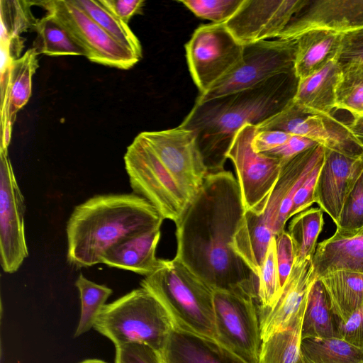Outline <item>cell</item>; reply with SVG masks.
Here are the masks:
<instances>
[{"mask_svg":"<svg viewBox=\"0 0 363 363\" xmlns=\"http://www.w3.org/2000/svg\"><path fill=\"white\" fill-rule=\"evenodd\" d=\"M245 212L231 172L209 173L176 223L174 258L215 290L252 296L258 278L233 248Z\"/></svg>","mask_w":363,"mask_h":363,"instance_id":"1","label":"cell"},{"mask_svg":"<svg viewBox=\"0 0 363 363\" xmlns=\"http://www.w3.org/2000/svg\"><path fill=\"white\" fill-rule=\"evenodd\" d=\"M298 79L294 73L275 76L252 88L196 104L179 125L196 136L208 173L224 169L226 154L244 125H258L294 98Z\"/></svg>","mask_w":363,"mask_h":363,"instance_id":"2","label":"cell"},{"mask_svg":"<svg viewBox=\"0 0 363 363\" xmlns=\"http://www.w3.org/2000/svg\"><path fill=\"white\" fill-rule=\"evenodd\" d=\"M163 217L135 194L94 196L77 206L67 223V258L77 267L101 263L111 248L137 233L161 227Z\"/></svg>","mask_w":363,"mask_h":363,"instance_id":"3","label":"cell"},{"mask_svg":"<svg viewBox=\"0 0 363 363\" xmlns=\"http://www.w3.org/2000/svg\"><path fill=\"white\" fill-rule=\"evenodd\" d=\"M140 286L162 303L174 328L216 341L214 291L180 261L162 259Z\"/></svg>","mask_w":363,"mask_h":363,"instance_id":"4","label":"cell"},{"mask_svg":"<svg viewBox=\"0 0 363 363\" xmlns=\"http://www.w3.org/2000/svg\"><path fill=\"white\" fill-rule=\"evenodd\" d=\"M173 328L166 309L143 287L106 304L94 326L116 347L137 343L147 345L158 353Z\"/></svg>","mask_w":363,"mask_h":363,"instance_id":"5","label":"cell"},{"mask_svg":"<svg viewBox=\"0 0 363 363\" xmlns=\"http://www.w3.org/2000/svg\"><path fill=\"white\" fill-rule=\"evenodd\" d=\"M325 151V147L316 144L282 166L279 179L262 212L245 211L238 229L245 241L265 248L273 237L285 230L295 194L311 172L323 161Z\"/></svg>","mask_w":363,"mask_h":363,"instance_id":"6","label":"cell"},{"mask_svg":"<svg viewBox=\"0 0 363 363\" xmlns=\"http://www.w3.org/2000/svg\"><path fill=\"white\" fill-rule=\"evenodd\" d=\"M124 163L133 193L176 224L191 200L140 134L127 147Z\"/></svg>","mask_w":363,"mask_h":363,"instance_id":"7","label":"cell"},{"mask_svg":"<svg viewBox=\"0 0 363 363\" xmlns=\"http://www.w3.org/2000/svg\"><path fill=\"white\" fill-rule=\"evenodd\" d=\"M296 40H265L244 45L240 63L196 104L252 88L275 76L294 73Z\"/></svg>","mask_w":363,"mask_h":363,"instance_id":"8","label":"cell"},{"mask_svg":"<svg viewBox=\"0 0 363 363\" xmlns=\"http://www.w3.org/2000/svg\"><path fill=\"white\" fill-rule=\"evenodd\" d=\"M216 341L247 363H258L262 345L257 298L215 290Z\"/></svg>","mask_w":363,"mask_h":363,"instance_id":"9","label":"cell"},{"mask_svg":"<svg viewBox=\"0 0 363 363\" xmlns=\"http://www.w3.org/2000/svg\"><path fill=\"white\" fill-rule=\"evenodd\" d=\"M185 49L189 72L203 94L240 63L244 45L224 23H212L198 27Z\"/></svg>","mask_w":363,"mask_h":363,"instance_id":"10","label":"cell"},{"mask_svg":"<svg viewBox=\"0 0 363 363\" xmlns=\"http://www.w3.org/2000/svg\"><path fill=\"white\" fill-rule=\"evenodd\" d=\"M257 132L256 125L247 124L235 134L227 152L237 174L245 211L259 213L277 182L281 162L264 153L255 152L252 141Z\"/></svg>","mask_w":363,"mask_h":363,"instance_id":"11","label":"cell"},{"mask_svg":"<svg viewBox=\"0 0 363 363\" xmlns=\"http://www.w3.org/2000/svg\"><path fill=\"white\" fill-rule=\"evenodd\" d=\"M55 15L86 50L91 62L121 69L133 67L139 59L90 18L72 0L35 1Z\"/></svg>","mask_w":363,"mask_h":363,"instance_id":"12","label":"cell"},{"mask_svg":"<svg viewBox=\"0 0 363 363\" xmlns=\"http://www.w3.org/2000/svg\"><path fill=\"white\" fill-rule=\"evenodd\" d=\"M140 134L191 201L208 174L194 132L177 126Z\"/></svg>","mask_w":363,"mask_h":363,"instance_id":"13","label":"cell"},{"mask_svg":"<svg viewBox=\"0 0 363 363\" xmlns=\"http://www.w3.org/2000/svg\"><path fill=\"white\" fill-rule=\"evenodd\" d=\"M25 202L8 151L0 150V259L4 272H16L28 255Z\"/></svg>","mask_w":363,"mask_h":363,"instance_id":"14","label":"cell"},{"mask_svg":"<svg viewBox=\"0 0 363 363\" xmlns=\"http://www.w3.org/2000/svg\"><path fill=\"white\" fill-rule=\"evenodd\" d=\"M311 0H244L225 26L243 45L277 39Z\"/></svg>","mask_w":363,"mask_h":363,"instance_id":"15","label":"cell"},{"mask_svg":"<svg viewBox=\"0 0 363 363\" xmlns=\"http://www.w3.org/2000/svg\"><path fill=\"white\" fill-rule=\"evenodd\" d=\"M363 171V150L325 148L314 201L337 224L345 201Z\"/></svg>","mask_w":363,"mask_h":363,"instance_id":"16","label":"cell"},{"mask_svg":"<svg viewBox=\"0 0 363 363\" xmlns=\"http://www.w3.org/2000/svg\"><path fill=\"white\" fill-rule=\"evenodd\" d=\"M257 130H279L308 138L325 148L353 149L358 147L350 138L345 123L332 115L309 113L293 99L279 112L256 126Z\"/></svg>","mask_w":363,"mask_h":363,"instance_id":"17","label":"cell"},{"mask_svg":"<svg viewBox=\"0 0 363 363\" xmlns=\"http://www.w3.org/2000/svg\"><path fill=\"white\" fill-rule=\"evenodd\" d=\"M362 29L363 0H316L298 13L277 39L296 40L312 30L345 34Z\"/></svg>","mask_w":363,"mask_h":363,"instance_id":"18","label":"cell"},{"mask_svg":"<svg viewBox=\"0 0 363 363\" xmlns=\"http://www.w3.org/2000/svg\"><path fill=\"white\" fill-rule=\"evenodd\" d=\"M318 278L312 259L294 261L291 272L272 306L258 311L262 340L288 326L306 308L310 290Z\"/></svg>","mask_w":363,"mask_h":363,"instance_id":"19","label":"cell"},{"mask_svg":"<svg viewBox=\"0 0 363 363\" xmlns=\"http://www.w3.org/2000/svg\"><path fill=\"white\" fill-rule=\"evenodd\" d=\"M159 355L162 363H247L214 340L175 328Z\"/></svg>","mask_w":363,"mask_h":363,"instance_id":"20","label":"cell"},{"mask_svg":"<svg viewBox=\"0 0 363 363\" xmlns=\"http://www.w3.org/2000/svg\"><path fill=\"white\" fill-rule=\"evenodd\" d=\"M160 235V227H157L129 237L108 250L101 263L148 276L162 264L156 257Z\"/></svg>","mask_w":363,"mask_h":363,"instance_id":"21","label":"cell"},{"mask_svg":"<svg viewBox=\"0 0 363 363\" xmlns=\"http://www.w3.org/2000/svg\"><path fill=\"white\" fill-rule=\"evenodd\" d=\"M38 53L33 48L12 61L6 86L1 89V131H12L17 112L31 95L32 77L38 67Z\"/></svg>","mask_w":363,"mask_h":363,"instance_id":"22","label":"cell"},{"mask_svg":"<svg viewBox=\"0 0 363 363\" xmlns=\"http://www.w3.org/2000/svg\"><path fill=\"white\" fill-rule=\"evenodd\" d=\"M312 262L318 278L335 270L363 272V235L335 231L318 243Z\"/></svg>","mask_w":363,"mask_h":363,"instance_id":"23","label":"cell"},{"mask_svg":"<svg viewBox=\"0 0 363 363\" xmlns=\"http://www.w3.org/2000/svg\"><path fill=\"white\" fill-rule=\"evenodd\" d=\"M342 33L328 30L307 31L296 40L297 44L294 74L303 80L337 58L341 49Z\"/></svg>","mask_w":363,"mask_h":363,"instance_id":"24","label":"cell"},{"mask_svg":"<svg viewBox=\"0 0 363 363\" xmlns=\"http://www.w3.org/2000/svg\"><path fill=\"white\" fill-rule=\"evenodd\" d=\"M340 70L341 65L335 58L314 74L298 80L293 101L309 113L332 115L335 108V91Z\"/></svg>","mask_w":363,"mask_h":363,"instance_id":"25","label":"cell"},{"mask_svg":"<svg viewBox=\"0 0 363 363\" xmlns=\"http://www.w3.org/2000/svg\"><path fill=\"white\" fill-rule=\"evenodd\" d=\"M318 279L324 286L337 323L346 322L363 304V272L335 270Z\"/></svg>","mask_w":363,"mask_h":363,"instance_id":"26","label":"cell"},{"mask_svg":"<svg viewBox=\"0 0 363 363\" xmlns=\"http://www.w3.org/2000/svg\"><path fill=\"white\" fill-rule=\"evenodd\" d=\"M337 337V319L332 312L329 299L318 278L308 294L301 325V340Z\"/></svg>","mask_w":363,"mask_h":363,"instance_id":"27","label":"cell"},{"mask_svg":"<svg viewBox=\"0 0 363 363\" xmlns=\"http://www.w3.org/2000/svg\"><path fill=\"white\" fill-rule=\"evenodd\" d=\"M33 30L37 37L33 48L38 55H79L86 57V50L55 15L47 13L41 18L37 19Z\"/></svg>","mask_w":363,"mask_h":363,"instance_id":"28","label":"cell"},{"mask_svg":"<svg viewBox=\"0 0 363 363\" xmlns=\"http://www.w3.org/2000/svg\"><path fill=\"white\" fill-rule=\"evenodd\" d=\"M305 308L288 326L262 340L258 363L300 362L301 325Z\"/></svg>","mask_w":363,"mask_h":363,"instance_id":"29","label":"cell"},{"mask_svg":"<svg viewBox=\"0 0 363 363\" xmlns=\"http://www.w3.org/2000/svg\"><path fill=\"white\" fill-rule=\"evenodd\" d=\"M301 358L303 363H363V348L338 337L304 339Z\"/></svg>","mask_w":363,"mask_h":363,"instance_id":"30","label":"cell"},{"mask_svg":"<svg viewBox=\"0 0 363 363\" xmlns=\"http://www.w3.org/2000/svg\"><path fill=\"white\" fill-rule=\"evenodd\" d=\"M323 225L320 208L311 207L292 217L287 232L294 245L295 261L313 259Z\"/></svg>","mask_w":363,"mask_h":363,"instance_id":"31","label":"cell"},{"mask_svg":"<svg viewBox=\"0 0 363 363\" xmlns=\"http://www.w3.org/2000/svg\"><path fill=\"white\" fill-rule=\"evenodd\" d=\"M35 4L33 1L1 0L0 44L21 50L23 38L21 34L29 28L33 29L36 23L30 11Z\"/></svg>","mask_w":363,"mask_h":363,"instance_id":"32","label":"cell"},{"mask_svg":"<svg viewBox=\"0 0 363 363\" xmlns=\"http://www.w3.org/2000/svg\"><path fill=\"white\" fill-rule=\"evenodd\" d=\"M113 39L142 58L141 44L128 25L104 7L99 0H72Z\"/></svg>","mask_w":363,"mask_h":363,"instance_id":"33","label":"cell"},{"mask_svg":"<svg viewBox=\"0 0 363 363\" xmlns=\"http://www.w3.org/2000/svg\"><path fill=\"white\" fill-rule=\"evenodd\" d=\"M340 65L335 108L347 111L352 117L361 116L363 114V62L350 61Z\"/></svg>","mask_w":363,"mask_h":363,"instance_id":"34","label":"cell"},{"mask_svg":"<svg viewBox=\"0 0 363 363\" xmlns=\"http://www.w3.org/2000/svg\"><path fill=\"white\" fill-rule=\"evenodd\" d=\"M74 285L81 300V314L74 335L76 337L94 328L98 315L113 291L106 285L88 279L82 274H79Z\"/></svg>","mask_w":363,"mask_h":363,"instance_id":"35","label":"cell"},{"mask_svg":"<svg viewBox=\"0 0 363 363\" xmlns=\"http://www.w3.org/2000/svg\"><path fill=\"white\" fill-rule=\"evenodd\" d=\"M258 277V311H264L272 306L281 291L276 259V245L272 238L259 269Z\"/></svg>","mask_w":363,"mask_h":363,"instance_id":"36","label":"cell"},{"mask_svg":"<svg viewBox=\"0 0 363 363\" xmlns=\"http://www.w3.org/2000/svg\"><path fill=\"white\" fill-rule=\"evenodd\" d=\"M363 227V171L350 192L339 221L336 231L355 234Z\"/></svg>","mask_w":363,"mask_h":363,"instance_id":"37","label":"cell"},{"mask_svg":"<svg viewBox=\"0 0 363 363\" xmlns=\"http://www.w3.org/2000/svg\"><path fill=\"white\" fill-rule=\"evenodd\" d=\"M244 0H182L184 4L196 16L224 23L239 9Z\"/></svg>","mask_w":363,"mask_h":363,"instance_id":"38","label":"cell"},{"mask_svg":"<svg viewBox=\"0 0 363 363\" xmlns=\"http://www.w3.org/2000/svg\"><path fill=\"white\" fill-rule=\"evenodd\" d=\"M274 239L277 264L281 288L291 272L295 261V252L292 240L286 230H284L277 234Z\"/></svg>","mask_w":363,"mask_h":363,"instance_id":"39","label":"cell"},{"mask_svg":"<svg viewBox=\"0 0 363 363\" xmlns=\"http://www.w3.org/2000/svg\"><path fill=\"white\" fill-rule=\"evenodd\" d=\"M115 363H162L159 353L142 344L132 343L116 347Z\"/></svg>","mask_w":363,"mask_h":363,"instance_id":"40","label":"cell"},{"mask_svg":"<svg viewBox=\"0 0 363 363\" xmlns=\"http://www.w3.org/2000/svg\"><path fill=\"white\" fill-rule=\"evenodd\" d=\"M323 162V161L311 172L295 194L289 214V219L295 215L311 208L315 203V188Z\"/></svg>","mask_w":363,"mask_h":363,"instance_id":"41","label":"cell"},{"mask_svg":"<svg viewBox=\"0 0 363 363\" xmlns=\"http://www.w3.org/2000/svg\"><path fill=\"white\" fill-rule=\"evenodd\" d=\"M337 337L363 348V304L343 323H337Z\"/></svg>","mask_w":363,"mask_h":363,"instance_id":"42","label":"cell"},{"mask_svg":"<svg viewBox=\"0 0 363 363\" xmlns=\"http://www.w3.org/2000/svg\"><path fill=\"white\" fill-rule=\"evenodd\" d=\"M318 144L303 136L292 135L282 145L264 154L279 160L282 165L303 151Z\"/></svg>","mask_w":363,"mask_h":363,"instance_id":"43","label":"cell"},{"mask_svg":"<svg viewBox=\"0 0 363 363\" xmlns=\"http://www.w3.org/2000/svg\"><path fill=\"white\" fill-rule=\"evenodd\" d=\"M337 60L340 64L354 60L363 62V29L343 34Z\"/></svg>","mask_w":363,"mask_h":363,"instance_id":"44","label":"cell"},{"mask_svg":"<svg viewBox=\"0 0 363 363\" xmlns=\"http://www.w3.org/2000/svg\"><path fill=\"white\" fill-rule=\"evenodd\" d=\"M100 4L125 23L135 14L140 13L143 0H99Z\"/></svg>","mask_w":363,"mask_h":363,"instance_id":"45","label":"cell"},{"mask_svg":"<svg viewBox=\"0 0 363 363\" xmlns=\"http://www.w3.org/2000/svg\"><path fill=\"white\" fill-rule=\"evenodd\" d=\"M291 135L279 130H257L252 147L258 153H265L284 144Z\"/></svg>","mask_w":363,"mask_h":363,"instance_id":"46","label":"cell"},{"mask_svg":"<svg viewBox=\"0 0 363 363\" xmlns=\"http://www.w3.org/2000/svg\"><path fill=\"white\" fill-rule=\"evenodd\" d=\"M345 127L351 140L363 150V115L353 117Z\"/></svg>","mask_w":363,"mask_h":363,"instance_id":"47","label":"cell"},{"mask_svg":"<svg viewBox=\"0 0 363 363\" xmlns=\"http://www.w3.org/2000/svg\"><path fill=\"white\" fill-rule=\"evenodd\" d=\"M79 363H108V362H106L101 360V359H89L84 360Z\"/></svg>","mask_w":363,"mask_h":363,"instance_id":"48","label":"cell"},{"mask_svg":"<svg viewBox=\"0 0 363 363\" xmlns=\"http://www.w3.org/2000/svg\"><path fill=\"white\" fill-rule=\"evenodd\" d=\"M355 234L363 235V227L361 229H359L358 231H357Z\"/></svg>","mask_w":363,"mask_h":363,"instance_id":"49","label":"cell"},{"mask_svg":"<svg viewBox=\"0 0 363 363\" xmlns=\"http://www.w3.org/2000/svg\"><path fill=\"white\" fill-rule=\"evenodd\" d=\"M299 363H303L302 360L301 359L300 362Z\"/></svg>","mask_w":363,"mask_h":363,"instance_id":"50","label":"cell"},{"mask_svg":"<svg viewBox=\"0 0 363 363\" xmlns=\"http://www.w3.org/2000/svg\"><path fill=\"white\" fill-rule=\"evenodd\" d=\"M363 115V114H362ZM362 116V115H361Z\"/></svg>","mask_w":363,"mask_h":363,"instance_id":"51","label":"cell"}]
</instances>
